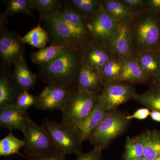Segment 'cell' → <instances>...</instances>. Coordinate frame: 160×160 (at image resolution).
Segmentation results:
<instances>
[{
	"instance_id": "cell-1",
	"label": "cell",
	"mask_w": 160,
	"mask_h": 160,
	"mask_svg": "<svg viewBox=\"0 0 160 160\" xmlns=\"http://www.w3.org/2000/svg\"><path fill=\"white\" fill-rule=\"evenodd\" d=\"M83 61L82 52L66 48L50 63L39 66V77L48 83L75 85L80 66Z\"/></svg>"
},
{
	"instance_id": "cell-2",
	"label": "cell",
	"mask_w": 160,
	"mask_h": 160,
	"mask_svg": "<svg viewBox=\"0 0 160 160\" xmlns=\"http://www.w3.org/2000/svg\"><path fill=\"white\" fill-rule=\"evenodd\" d=\"M50 38V44L62 45L82 52L91 40L88 28H79L66 22L58 11L42 20Z\"/></svg>"
},
{
	"instance_id": "cell-3",
	"label": "cell",
	"mask_w": 160,
	"mask_h": 160,
	"mask_svg": "<svg viewBox=\"0 0 160 160\" xmlns=\"http://www.w3.org/2000/svg\"><path fill=\"white\" fill-rule=\"evenodd\" d=\"M135 54L157 49L160 42V15L147 10L134 16L129 24Z\"/></svg>"
},
{
	"instance_id": "cell-4",
	"label": "cell",
	"mask_w": 160,
	"mask_h": 160,
	"mask_svg": "<svg viewBox=\"0 0 160 160\" xmlns=\"http://www.w3.org/2000/svg\"><path fill=\"white\" fill-rule=\"evenodd\" d=\"M42 126L59 152L66 155H78L82 152L84 141L77 127L62 121L55 122L48 118L43 120Z\"/></svg>"
},
{
	"instance_id": "cell-5",
	"label": "cell",
	"mask_w": 160,
	"mask_h": 160,
	"mask_svg": "<svg viewBox=\"0 0 160 160\" xmlns=\"http://www.w3.org/2000/svg\"><path fill=\"white\" fill-rule=\"evenodd\" d=\"M127 115L118 110L108 112L89 136L88 139L89 142L95 148L106 149L128 129L130 120L127 119Z\"/></svg>"
},
{
	"instance_id": "cell-6",
	"label": "cell",
	"mask_w": 160,
	"mask_h": 160,
	"mask_svg": "<svg viewBox=\"0 0 160 160\" xmlns=\"http://www.w3.org/2000/svg\"><path fill=\"white\" fill-rule=\"evenodd\" d=\"M99 96L76 87L62 111V122L77 126L93 109Z\"/></svg>"
},
{
	"instance_id": "cell-7",
	"label": "cell",
	"mask_w": 160,
	"mask_h": 160,
	"mask_svg": "<svg viewBox=\"0 0 160 160\" xmlns=\"http://www.w3.org/2000/svg\"><path fill=\"white\" fill-rule=\"evenodd\" d=\"M22 133L25 142L24 153L26 156L59 152L42 126H39L32 120Z\"/></svg>"
},
{
	"instance_id": "cell-8",
	"label": "cell",
	"mask_w": 160,
	"mask_h": 160,
	"mask_svg": "<svg viewBox=\"0 0 160 160\" xmlns=\"http://www.w3.org/2000/svg\"><path fill=\"white\" fill-rule=\"evenodd\" d=\"M75 85L52 83L48 84L36 96L34 107L38 110L62 111L65 104Z\"/></svg>"
},
{
	"instance_id": "cell-9",
	"label": "cell",
	"mask_w": 160,
	"mask_h": 160,
	"mask_svg": "<svg viewBox=\"0 0 160 160\" xmlns=\"http://www.w3.org/2000/svg\"><path fill=\"white\" fill-rule=\"evenodd\" d=\"M86 21L91 40L109 46L115 35L119 25L103 9L102 5L100 9Z\"/></svg>"
},
{
	"instance_id": "cell-10",
	"label": "cell",
	"mask_w": 160,
	"mask_h": 160,
	"mask_svg": "<svg viewBox=\"0 0 160 160\" xmlns=\"http://www.w3.org/2000/svg\"><path fill=\"white\" fill-rule=\"evenodd\" d=\"M24 44L22 37L6 27L1 29L0 55L3 66L10 68L25 60Z\"/></svg>"
},
{
	"instance_id": "cell-11",
	"label": "cell",
	"mask_w": 160,
	"mask_h": 160,
	"mask_svg": "<svg viewBox=\"0 0 160 160\" xmlns=\"http://www.w3.org/2000/svg\"><path fill=\"white\" fill-rule=\"evenodd\" d=\"M136 94L134 86L120 82H104L101 94L104 98L105 108L108 112L116 111L122 104L134 99Z\"/></svg>"
},
{
	"instance_id": "cell-12",
	"label": "cell",
	"mask_w": 160,
	"mask_h": 160,
	"mask_svg": "<svg viewBox=\"0 0 160 160\" xmlns=\"http://www.w3.org/2000/svg\"><path fill=\"white\" fill-rule=\"evenodd\" d=\"M82 53L83 60L100 73L113 55L109 46L92 40Z\"/></svg>"
},
{
	"instance_id": "cell-13",
	"label": "cell",
	"mask_w": 160,
	"mask_h": 160,
	"mask_svg": "<svg viewBox=\"0 0 160 160\" xmlns=\"http://www.w3.org/2000/svg\"><path fill=\"white\" fill-rule=\"evenodd\" d=\"M103 84L101 73L83 59L77 78L76 87L99 96L102 92Z\"/></svg>"
},
{
	"instance_id": "cell-14",
	"label": "cell",
	"mask_w": 160,
	"mask_h": 160,
	"mask_svg": "<svg viewBox=\"0 0 160 160\" xmlns=\"http://www.w3.org/2000/svg\"><path fill=\"white\" fill-rule=\"evenodd\" d=\"M31 120L27 111L16 106L0 108V126L10 132L17 130L23 132Z\"/></svg>"
},
{
	"instance_id": "cell-15",
	"label": "cell",
	"mask_w": 160,
	"mask_h": 160,
	"mask_svg": "<svg viewBox=\"0 0 160 160\" xmlns=\"http://www.w3.org/2000/svg\"><path fill=\"white\" fill-rule=\"evenodd\" d=\"M22 91L9 68L2 66L0 74V108L16 106L18 96Z\"/></svg>"
},
{
	"instance_id": "cell-16",
	"label": "cell",
	"mask_w": 160,
	"mask_h": 160,
	"mask_svg": "<svg viewBox=\"0 0 160 160\" xmlns=\"http://www.w3.org/2000/svg\"><path fill=\"white\" fill-rule=\"evenodd\" d=\"M108 113L105 108L104 98L101 94L99 96L96 104L91 112L77 126L84 141L88 140L92 132Z\"/></svg>"
},
{
	"instance_id": "cell-17",
	"label": "cell",
	"mask_w": 160,
	"mask_h": 160,
	"mask_svg": "<svg viewBox=\"0 0 160 160\" xmlns=\"http://www.w3.org/2000/svg\"><path fill=\"white\" fill-rule=\"evenodd\" d=\"M113 54L121 58L136 55L133 50L129 24H121L109 44Z\"/></svg>"
},
{
	"instance_id": "cell-18",
	"label": "cell",
	"mask_w": 160,
	"mask_h": 160,
	"mask_svg": "<svg viewBox=\"0 0 160 160\" xmlns=\"http://www.w3.org/2000/svg\"><path fill=\"white\" fill-rule=\"evenodd\" d=\"M123 65L120 82L130 84H142L146 83L149 78L141 69L136 55L122 58Z\"/></svg>"
},
{
	"instance_id": "cell-19",
	"label": "cell",
	"mask_w": 160,
	"mask_h": 160,
	"mask_svg": "<svg viewBox=\"0 0 160 160\" xmlns=\"http://www.w3.org/2000/svg\"><path fill=\"white\" fill-rule=\"evenodd\" d=\"M12 76L22 91L29 92L33 89L37 84V75L29 69L26 60L14 65Z\"/></svg>"
},
{
	"instance_id": "cell-20",
	"label": "cell",
	"mask_w": 160,
	"mask_h": 160,
	"mask_svg": "<svg viewBox=\"0 0 160 160\" xmlns=\"http://www.w3.org/2000/svg\"><path fill=\"white\" fill-rule=\"evenodd\" d=\"M141 69L149 79L155 78L160 71V53L157 49L147 50L136 55Z\"/></svg>"
},
{
	"instance_id": "cell-21",
	"label": "cell",
	"mask_w": 160,
	"mask_h": 160,
	"mask_svg": "<svg viewBox=\"0 0 160 160\" xmlns=\"http://www.w3.org/2000/svg\"><path fill=\"white\" fill-rule=\"evenodd\" d=\"M102 6L118 25H129L133 19V16L120 0H102Z\"/></svg>"
},
{
	"instance_id": "cell-22",
	"label": "cell",
	"mask_w": 160,
	"mask_h": 160,
	"mask_svg": "<svg viewBox=\"0 0 160 160\" xmlns=\"http://www.w3.org/2000/svg\"><path fill=\"white\" fill-rule=\"evenodd\" d=\"M143 145V157L147 160H155L160 156V133L155 130L145 132L140 135Z\"/></svg>"
},
{
	"instance_id": "cell-23",
	"label": "cell",
	"mask_w": 160,
	"mask_h": 160,
	"mask_svg": "<svg viewBox=\"0 0 160 160\" xmlns=\"http://www.w3.org/2000/svg\"><path fill=\"white\" fill-rule=\"evenodd\" d=\"M62 2L86 20L91 17L102 5V0H64Z\"/></svg>"
},
{
	"instance_id": "cell-24",
	"label": "cell",
	"mask_w": 160,
	"mask_h": 160,
	"mask_svg": "<svg viewBox=\"0 0 160 160\" xmlns=\"http://www.w3.org/2000/svg\"><path fill=\"white\" fill-rule=\"evenodd\" d=\"M66 48L67 47L62 45L50 44L43 49L32 52L30 58L32 62L39 66L46 65L58 57Z\"/></svg>"
},
{
	"instance_id": "cell-25",
	"label": "cell",
	"mask_w": 160,
	"mask_h": 160,
	"mask_svg": "<svg viewBox=\"0 0 160 160\" xmlns=\"http://www.w3.org/2000/svg\"><path fill=\"white\" fill-rule=\"evenodd\" d=\"M22 40L25 44H28L39 49L46 47V45L50 42V41L49 34L41 26L40 23L25 36L22 37Z\"/></svg>"
},
{
	"instance_id": "cell-26",
	"label": "cell",
	"mask_w": 160,
	"mask_h": 160,
	"mask_svg": "<svg viewBox=\"0 0 160 160\" xmlns=\"http://www.w3.org/2000/svg\"><path fill=\"white\" fill-rule=\"evenodd\" d=\"M134 100L149 110L160 112V86H152L147 91L136 95Z\"/></svg>"
},
{
	"instance_id": "cell-27",
	"label": "cell",
	"mask_w": 160,
	"mask_h": 160,
	"mask_svg": "<svg viewBox=\"0 0 160 160\" xmlns=\"http://www.w3.org/2000/svg\"><path fill=\"white\" fill-rule=\"evenodd\" d=\"M122 65V58L113 54L101 72V76L103 81L119 82Z\"/></svg>"
},
{
	"instance_id": "cell-28",
	"label": "cell",
	"mask_w": 160,
	"mask_h": 160,
	"mask_svg": "<svg viewBox=\"0 0 160 160\" xmlns=\"http://www.w3.org/2000/svg\"><path fill=\"white\" fill-rule=\"evenodd\" d=\"M5 11L1 15L8 19V18L18 13L29 16L33 19L29 0H6Z\"/></svg>"
},
{
	"instance_id": "cell-29",
	"label": "cell",
	"mask_w": 160,
	"mask_h": 160,
	"mask_svg": "<svg viewBox=\"0 0 160 160\" xmlns=\"http://www.w3.org/2000/svg\"><path fill=\"white\" fill-rule=\"evenodd\" d=\"M24 140L18 138L11 132L0 140V156H8L11 155L20 154V150L24 148Z\"/></svg>"
},
{
	"instance_id": "cell-30",
	"label": "cell",
	"mask_w": 160,
	"mask_h": 160,
	"mask_svg": "<svg viewBox=\"0 0 160 160\" xmlns=\"http://www.w3.org/2000/svg\"><path fill=\"white\" fill-rule=\"evenodd\" d=\"M32 9H37L40 14V22L43 19L52 16L59 9V0H29Z\"/></svg>"
},
{
	"instance_id": "cell-31",
	"label": "cell",
	"mask_w": 160,
	"mask_h": 160,
	"mask_svg": "<svg viewBox=\"0 0 160 160\" xmlns=\"http://www.w3.org/2000/svg\"><path fill=\"white\" fill-rule=\"evenodd\" d=\"M144 145L140 135L135 137H128L123 155L124 160H130L143 156Z\"/></svg>"
},
{
	"instance_id": "cell-32",
	"label": "cell",
	"mask_w": 160,
	"mask_h": 160,
	"mask_svg": "<svg viewBox=\"0 0 160 160\" xmlns=\"http://www.w3.org/2000/svg\"><path fill=\"white\" fill-rule=\"evenodd\" d=\"M58 12L63 18L69 24L79 28H88L87 21L66 5L62 1H61Z\"/></svg>"
},
{
	"instance_id": "cell-33",
	"label": "cell",
	"mask_w": 160,
	"mask_h": 160,
	"mask_svg": "<svg viewBox=\"0 0 160 160\" xmlns=\"http://www.w3.org/2000/svg\"><path fill=\"white\" fill-rule=\"evenodd\" d=\"M132 16L138 15L149 10L148 0H120Z\"/></svg>"
},
{
	"instance_id": "cell-34",
	"label": "cell",
	"mask_w": 160,
	"mask_h": 160,
	"mask_svg": "<svg viewBox=\"0 0 160 160\" xmlns=\"http://www.w3.org/2000/svg\"><path fill=\"white\" fill-rule=\"evenodd\" d=\"M36 96L30 94L29 92L22 91L17 98L16 106L23 111H27L32 106H35Z\"/></svg>"
},
{
	"instance_id": "cell-35",
	"label": "cell",
	"mask_w": 160,
	"mask_h": 160,
	"mask_svg": "<svg viewBox=\"0 0 160 160\" xmlns=\"http://www.w3.org/2000/svg\"><path fill=\"white\" fill-rule=\"evenodd\" d=\"M102 149L93 148L92 150L86 153H80L78 155L75 160H102Z\"/></svg>"
},
{
	"instance_id": "cell-36",
	"label": "cell",
	"mask_w": 160,
	"mask_h": 160,
	"mask_svg": "<svg viewBox=\"0 0 160 160\" xmlns=\"http://www.w3.org/2000/svg\"><path fill=\"white\" fill-rule=\"evenodd\" d=\"M25 160H66V155L61 152L26 156Z\"/></svg>"
},
{
	"instance_id": "cell-37",
	"label": "cell",
	"mask_w": 160,
	"mask_h": 160,
	"mask_svg": "<svg viewBox=\"0 0 160 160\" xmlns=\"http://www.w3.org/2000/svg\"><path fill=\"white\" fill-rule=\"evenodd\" d=\"M150 110L147 108H140L136 110L133 114L130 115H127L126 117L127 119L131 120L132 119L143 120L146 119V118L150 115Z\"/></svg>"
},
{
	"instance_id": "cell-38",
	"label": "cell",
	"mask_w": 160,
	"mask_h": 160,
	"mask_svg": "<svg viewBox=\"0 0 160 160\" xmlns=\"http://www.w3.org/2000/svg\"><path fill=\"white\" fill-rule=\"evenodd\" d=\"M150 10L160 13V0H148Z\"/></svg>"
},
{
	"instance_id": "cell-39",
	"label": "cell",
	"mask_w": 160,
	"mask_h": 160,
	"mask_svg": "<svg viewBox=\"0 0 160 160\" xmlns=\"http://www.w3.org/2000/svg\"><path fill=\"white\" fill-rule=\"evenodd\" d=\"M149 116L153 121L160 123V112L152 110L150 112Z\"/></svg>"
},
{
	"instance_id": "cell-40",
	"label": "cell",
	"mask_w": 160,
	"mask_h": 160,
	"mask_svg": "<svg viewBox=\"0 0 160 160\" xmlns=\"http://www.w3.org/2000/svg\"><path fill=\"white\" fill-rule=\"evenodd\" d=\"M156 79L157 81L158 82V84H159V85H160V71L159 73H158L157 75L156 76L155 78Z\"/></svg>"
},
{
	"instance_id": "cell-41",
	"label": "cell",
	"mask_w": 160,
	"mask_h": 160,
	"mask_svg": "<svg viewBox=\"0 0 160 160\" xmlns=\"http://www.w3.org/2000/svg\"><path fill=\"white\" fill-rule=\"evenodd\" d=\"M130 160H147L144 157H141L136 158Z\"/></svg>"
},
{
	"instance_id": "cell-42",
	"label": "cell",
	"mask_w": 160,
	"mask_h": 160,
	"mask_svg": "<svg viewBox=\"0 0 160 160\" xmlns=\"http://www.w3.org/2000/svg\"><path fill=\"white\" fill-rule=\"evenodd\" d=\"M157 50H158V52H159L160 53V42L157 48Z\"/></svg>"
},
{
	"instance_id": "cell-43",
	"label": "cell",
	"mask_w": 160,
	"mask_h": 160,
	"mask_svg": "<svg viewBox=\"0 0 160 160\" xmlns=\"http://www.w3.org/2000/svg\"><path fill=\"white\" fill-rule=\"evenodd\" d=\"M155 160H160V156L158 158Z\"/></svg>"
},
{
	"instance_id": "cell-44",
	"label": "cell",
	"mask_w": 160,
	"mask_h": 160,
	"mask_svg": "<svg viewBox=\"0 0 160 160\" xmlns=\"http://www.w3.org/2000/svg\"><path fill=\"white\" fill-rule=\"evenodd\" d=\"M3 160H12L10 159H9V158H6V159H4Z\"/></svg>"
},
{
	"instance_id": "cell-45",
	"label": "cell",
	"mask_w": 160,
	"mask_h": 160,
	"mask_svg": "<svg viewBox=\"0 0 160 160\" xmlns=\"http://www.w3.org/2000/svg\"><path fill=\"white\" fill-rule=\"evenodd\" d=\"M158 85L159 86H160V85H159V84H158Z\"/></svg>"
}]
</instances>
